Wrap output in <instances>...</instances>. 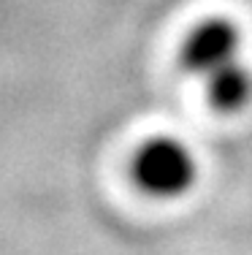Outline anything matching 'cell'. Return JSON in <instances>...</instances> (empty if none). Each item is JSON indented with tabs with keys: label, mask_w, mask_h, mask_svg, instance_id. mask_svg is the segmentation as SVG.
Segmentation results:
<instances>
[{
	"label": "cell",
	"mask_w": 252,
	"mask_h": 255,
	"mask_svg": "<svg viewBox=\"0 0 252 255\" xmlns=\"http://www.w3.org/2000/svg\"><path fill=\"white\" fill-rule=\"evenodd\" d=\"M206 87V101L214 112L225 114H239L252 103V68L244 60L225 65L203 79Z\"/></svg>",
	"instance_id": "cell-3"
},
{
	"label": "cell",
	"mask_w": 252,
	"mask_h": 255,
	"mask_svg": "<svg viewBox=\"0 0 252 255\" xmlns=\"http://www.w3.org/2000/svg\"><path fill=\"white\" fill-rule=\"evenodd\" d=\"M201 166L195 152L176 136H152L130 155V182L136 190L158 201L184 198L198 185Z\"/></svg>",
	"instance_id": "cell-1"
},
{
	"label": "cell",
	"mask_w": 252,
	"mask_h": 255,
	"mask_svg": "<svg viewBox=\"0 0 252 255\" xmlns=\"http://www.w3.org/2000/svg\"><path fill=\"white\" fill-rule=\"evenodd\" d=\"M244 33L231 16L212 14L198 19L179 44V65L184 74L206 79L209 74L242 60Z\"/></svg>",
	"instance_id": "cell-2"
}]
</instances>
